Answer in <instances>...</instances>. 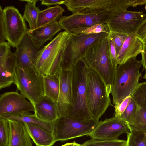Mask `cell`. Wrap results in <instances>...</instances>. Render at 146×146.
I'll use <instances>...</instances> for the list:
<instances>
[{"label":"cell","mask_w":146,"mask_h":146,"mask_svg":"<svg viewBox=\"0 0 146 146\" xmlns=\"http://www.w3.org/2000/svg\"><path fill=\"white\" fill-rule=\"evenodd\" d=\"M82 58L89 68L100 76L108 92L111 93L116 67L111 57L108 36L100 38L91 45Z\"/></svg>","instance_id":"obj_1"},{"label":"cell","mask_w":146,"mask_h":146,"mask_svg":"<svg viewBox=\"0 0 146 146\" xmlns=\"http://www.w3.org/2000/svg\"><path fill=\"white\" fill-rule=\"evenodd\" d=\"M89 69L83 58L74 66L72 104L61 116L83 120L93 119L88 109L86 97L87 77Z\"/></svg>","instance_id":"obj_2"},{"label":"cell","mask_w":146,"mask_h":146,"mask_svg":"<svg viewBox=\"0 0 146 146\" xmlns=\"http://www.w3.org/2000/svg\"><path fill=\"white\" fill-rule=\"evenodd\" d=\"M141 65V61L133 57L117 66L111 92L114 105L121 103L131 96L136 89L139 79L142 76L139 72Z\"/></svg>","instance_id":"obj_3"},{"label":"cell","mask_w":146,"mask_h":146,"mask_svg":"<svg viewBox=\"0 0 146 146\" xmlns=\"http://www.w3.org/2000/svg\"><path fill=\"white\" fill-rule=\"evenodd\" d=\"M70 36L66 31L59 33L47 45L41 48L33 62L35 69L42 76L55 74L61 69L64 51Z\"/></svg>","instance_id":"obj_4"},{"label":"cell","mask_w":146,"mask_h":146,"mask_svg":"<svg viewBox=\"0 0 146 146\" xmlns=\"http://www.w3.org/2000/svg\"><path fill=\"white\" fill-rule=\"evenodd\" d=\"M106 86L95 71L89 68L87 77V105L92 118L99 121L108 107L112 105Z\"/></svg>","instance_id":"obj_5"},{"label":"cell","mask_w":146,"mask_h":146,"mask_svg":"<svg viewBox=\"0 0 146 146\" xmlns=\"http://www.w3.org/2000/svg\"><path fill=\"white\" fill-rule=\"evenodd\" d=\"M109 33L70 34V36L62 58L61 69L64 70H72L76 63L83 58L89 47L100 38L108 36Z\"/></svg>","instance_id":"obj_6"},{"label":"cell","mask_w":146,"mask_h":146,"mask_svg":"<svg viewBox=\"0 0 146 146\" xmlns=\"http://www.w3.org/2000/svg\"><path fill=\"white\" fill-rule=\"evenodd\" d=\"M13 83L34 106L38 99L44 95L43 76L34 68H23L17 66Z\"/></svg>","instance_id":"obj_7"},{"label":"cell","mask_w":146,"mask_h":146,"mask_svg":"<svg viewBox=\"0 0 146 146\" xmlns=\"http://www.w3.org/2000/svg\"><path fill=\"white\" fill-rule=\"evenodd\" d=\"M99 121L77 119L67 116H59L53 122V135L56 141H63L88 136L94 130Z\"/></svg>","instance_id":"obj_8"},{"label":"cell","mask_w":146,"mask_h":146,"mask_svg":"<svg viewBox=\"0 0 146 146\" xmlns=\"http://www.w3.org/2000/svg\"><path fill=\"white\" fill-rule=\"evenodd\" d=\"M73 13H111L132 6L131 0H66L64 4Z\"/></svg>","instance_id":"obj_9"},{"label":"cell","mask_w":146,"mask_h":146,"mask_svg":"<svg viewBox=\"0 0 146 146\" xmlns=\"http://www.w3.org/2000/svg\"><path fill=\"white\" fill-rule=\"evenodd\" d=\"M146 18L142 11L120 9L111 13L106 23L110 31L128 35L135 33Z\"/></svg>","instance_id":"obj_10"},{"label":"cell","mask_w":146,"mask_h":146,"mask_svg":"<svg viewBox=\"0 0 146 146\" xmlns=\"http://www.w3.org/2000/svg\"><path fill=\"white\" fill-rule=\"evenodd\" d=\"M3 13L6 40L11 46L16 48L29 29L23 16L14 7H6Z\"/></svg>","instance_id":"obj_11"},{"label":"cell","mask_w":146,"mask_h":146,"mask_svg":"<svg viewBox=\"0 0 146 146\" xmlns=\"http://www.w3.org/2000/svg\"><path fill=\"white\" fill-rule=\"evenodd\" d=\"M128 123L115 117L99 121L92 132L88 136L91 139L100 140H115L121 134L130 133Z\"/></svg>","instance_id":"obj_12"},{"label":"cell","mask_w":146,"mask_h":146,"mask_svg":"<svg viewBox=\"0 0 146 146\" xmlns=\"http://www.w3.org/2000/svg\"><path fill=\"white\" fill-rule=\"evenodd\" d=\"M111 13L98 14L75 13L69 16H62L58 22L63 29L69 33L73 29L106 23Z\"/></svg>","instance_id":"obj_13"},{"label":"cell","mask_w":146,"mask_h":146,"mask_svg":"<svg viewBox=\"0 0 146 146\" xmlns=\"http://www.w3.org/2000/svg\"><path fill=\"white\" fill-rule=\"evenodd\" d=\"M35 112L32 104L21 94L15 91L5 92L0 95V115L6 113Z\"/></svg>","instance_id":"obj_14"},{"label":"cell","mask_w":146,"mask_h":146,"mask_svg":"<svg viewBox=\"0 0 146 146\" xmlns=\"http://www.w3.org/2000/svg\"><path fill=\"white\" fill-rule=\"evenodd\" d=\"M41 48L35 46L27 34L16 48L14 53L17 58V66L23 68H34V60Z\"/></svg>","instance_id":"obj_15"},{"label":"cell","mask_w":146,"mask_h":146,"mask_svg":"<svg viewBox=\"0 0 146 146\" xmlns=\"http://www.w3.org/2000/svg\"><path fill=\"white\" fill-rule=\"evenodd\" d=\"M58 73L59 80L60 95L57 103L60 111L63 113L72 103V71L61 69Z\"/></svg>","instance_id":"obj_16"},{"label":"cell","mask_w":146,"mask_h":146,"mask_svg":"<svg viewBox=\"0 0 146 146\" xmlns=\"http://www.w3.org/2000/svg\"><path fill=\"white\" fill-rule=\"evenodd\" d=\"M62 29L58 21H55L33 30L29 29L27 34L35 46L40 48L46 42L51 40Z\"/></svg>","instance_id":"obj_17"},{"label":"cell","mask_w":146,"mask_h":146,"mask_svg":"<svg viewBox=\"0 0 146 146\" xmlns=\"http://www.w3.org/2000/svg\"><path fill=\"white\" fill-rule=\"evenodd\" d=\"M144 44L135 33L128 35L117 56V66L142 52Z\"/></svg>","instance_id":"obj_18"},{"label":"cell","mask_w":146,"mask_h":146,"mask_svg":"<svg viewBox=\"0 0 146 146\" xmlns=\"http://www.w3.org/2000/svg\"><path fill=\"white\" fill-rule=\"evenodd\" d=\"M34 107V113L44 121L53 122L59 117L57 103L44 95L38 99Z\"/></svg>","instance_id":"obj_19"},{"label":"cell","mask_w":146,"mask_h":146,"mask_svg":"<svg viewBox=\"0 0 146 146\" xmlns=\"http://www.w3.org/2000/svg\"><path fill=\"white\" fill-rule=\"evenodd\" d=\"M27 132L37 146H52L56 142L53 134L34 123H24Z\"/></svg>","instance_id":"obj_20"},{"label":"cell","mask_w":146,"mask_h":146,"mask_svg":"<svg viewBox=\"0 0 146 146\" xmlns=\"http://www.w3.org/2000/svg\"><path fill=\"white\" fill-rule=\"evenodd\" d=\"M8 120L11 130L9 146H32L31 138L24 123L17 121Z\"/></svg>","instance_id":"obj_21"},{"label":"cell","mask_w":146,"mask_h":146,"mask_svg":"<svg viewBox=\"0 0 146 146\" xmlns=\"http://www.w3.org/2000/svg\"><path fill=\"white\" fill-rule=\"evenodd\" d=\"M17 66L15 53L11 52L6 60L0 62V89L13 83L14 75Z\"/></svg>","instance_id":"obj_22"},{"label":"cell","mask_w":146,"mask_h":146,"mask_svg":"<svg viewBox=\"0 0 146 146\" xmlns=\"http://www.w3.org/2000/svg\"><path fill=\"white\" fill-rule=\"evenodd\" d=\"M0 117L8 120H14L24 123H34L42 127L53 134V122H48L43 121L37 117L35 113H6L0 115Z\"/></svg>","instance_id":"obj_23"},{"label":"cell","mask_w":146,"mask_h":146,"mask_svg":"<svg viewBox=\"0 0 146 146\" xmlns=\"http://www.w3.org/2000/svg\"><path fill=\"white\" fill-rule=\"evenodd\" d=\"M43 78L44 95L58 103L60 95V83L58 73L43 76Z\"/></svg>","instance_id":"obj_24"},{"label":"cell","mask_w":146,"mask_h":146,"mask_svg":"<svg viewBox=\"0 0 146 146\" xmlns=\"http://www.w3.org/2000/svg\"><path fill=\"white\" fill-rule=\"evenodd\" d=\"M64 11V9L59 5L40 11L38 16L37 27L58 21Z\"/></svg>","instance_id":"obj_25"},{"label":"cell","mask_w":146,"mask_h":146,"mask_svg":"<svg viewBox=\"0 0 146 146\" xmlns=\"http://www.w3.org/2000/svg\"><path fill=\"white\" fill-rule=\"evenodd\" d=\"M128 124L130 131L146 132V110L137 105L132 119Z\"/></svg>","instance_id":"obj_26"},{"label":"cell","mask_w":146,"mask_h":146,"mask_svg":"<svg viewBox=\"0 0 146 146\" xmlns=\"http://www.w3.org/2000/svg\"><path fill=\"white\" fill-rule=\"evenodd\" d=\"M36 3H28L25 5L23 17L29 23L30 30L37 28L38 14L40 10L36 6Z\"/></svg>","instance_id":"obj_27"},{"label":"cell","mask_w":146,"mask_h":146,"mask_svg":"<svg viewBox=\"0 0 146 146\" xmlns=\"http://www.w3.org/2000/svg\"><path fill=\"white\" fill-rule=\"evenodd\" d=\"M110 30L106 23L96 24L90 27L72 29L70 34L78 35L80 34H92L106 33H109Z\"/></svg>","instance_id":"obj_28"},{"label":"cell","mask_w":146,"mask_h":146,"mask_svg":"<svg viewBox=\"0 0 146 146\" xmlns=\"http://www.w3.org/2000/svg\"><path fill=\"white\" fill-rule=\"evenodd\" d=\"M127 137V146H146V132L131 130Z\"/></svg>","instance_id":"obj_29"},{"label":"cell","mask_w":146,"mask_h":146,"mask_svg":"<svg viewBox=\"0 0 146 146\" xmlns=\"http://www.w3.org/2000/svg\"><path fill=\"white\" fill-rule=\"evenodd\" d=\"M10 136L9 120L0 117V146H9Z\"/></svg>","instance_id":"obj_30"},{"label":"cell","mask_w":146,"mask_h":146,"mask_svg":"<svg viewBox=\"0 0 146 146\" xmlns=\"http://www.w3.org/2000/svg\"><path fill=\"white\" fill-rule=\"evenodd\" d=\"M131 96L138 106L146 110V82L139 83Z\"/></svg>","instance_id":"obj_31"},{"label":"cell","mask_w":146,"mask_h":146,"mask_svg":"<svg viewBox=\"0 0 146 146\" xmlns=\"http://www.w3.org/2000/svg\"><path fill=\"white\" fill-rule=\"evenodd\" d=\"M127 141L119 140H100L92 139L84 142V146H125Z\"/></svg>","instance_id":"obj_32"},{"label":"cell","mask_w":146,"mask_h":146,"mask_svg":"<svg viewBox=\"0 0 146 146\" xmlns=\"http://www.w3.org/2000/svg\"><path fill=\"white\" fill-rule=\"evenodd\" d=\"M137 107V105L131 96L129 104L123 113L119 117L127 123L133 119Z\"/></svg>","instance_id":"obj_33"},{"label":"cell","mask_w":146,"mask_h":146,"mask_svg":"<svg viewBox=\"0 0 146 146\" xmlns=\"http://www.w3.org/2000/svg\"><path fill=\"white\" fill-rule=\"evenodd\" d=\"M128 35L110 31L108 38L113 42L117 56Z\"/></svg>","instance_id":"obj_34"},{"label":"cell","mask_w":146,"mask_h":146,"mask_svg":"<svg viewBox=\"0 0 146 146\" xmlns=\"http://www.w3.org/2000/svg\"><path fill=\"white\" fill-rule=\"evenodd\" d=\"M131 97V96L127 97L121 103L114 105V117H119L123 113L129 104Z\"/></svg>","instance_id":"obj_35"},{"label":"cell","mask_w":146,"mask_h":146,"mask_svg":"<svg viewBox=\"0 0 146 146\" xmlns=\"http://www.w3.org/2000/svg\"><path fill=\"white\" fill-rule=\"evenodd\" d=\"M11 45L5 41L0 43V62L5 60L11 51Z\"/></svg>","instance_id":"obj_36"},{"label":"cell","mask_w":146,"mask_h":146,"mask_svg":"<svg viewBox=\"0 0 146 146\" xmlns=\"http://www.w3.org/2000/svg\"><path fill=\"white\" fill-rule=\"evenodd\" d=\"M146 44V18L135 33Z\"/></svg>","instance_id":"obj_37"},{"label":"cell","mask_w":146,"mask_h":146,"mask_svg":"<svg viewBox=\"0 0 146 146\" xmlns=\"http://www.w3.org/2000/svg\"><path fill=\"white\" fill-rule=\"evenodd\" d=\"M6 40L5 37L3 9L0 6V43L5 42Z\"/></svg>","instance_id":"obj_38"},{"label":"cell","mask_w":146,"mask_h":146,"mask_svg":"<svg viewBox=\"0 0 146 146\" xmlns=\"http://www.w3.org/2000/svg\"><path fill=\"white\" fill-rule=\"evenodd\" d=\"M110 50L111 57L114 66H117V55L113 42L109 38Z\"/></svg>","instance_id":"obj_39"},{"label":"cell","mask_w":146,"mask_h":146,"mask_svg":"<svg viewBox=\"0 0 146 146\" xmlns=\"http://www.w3.org/2000/svg\"><path fill=\"white\" fill-rule=\"evenodd\" d=\"M65 0H41V4L47 6L64 4Z\"/></svg>","instance_id":"obj_40"},{"label":"cell","mask_w":146,"mask_h":146,"mask_svg":"<svg viewBox=\"0 0 146 146\" xmlns=\"http://www.w3.org/2000/svg\"><path fill=\"white\" fill-rule=\"evenodd\" d=\"M141 54L142 55L141 60L142 65L143 66L145 71V73L143 78L146 80V44L144 45Z\"/></svg>","instance_id":"obj_41"},{"label":"cell","mask_w":146,"mask_h":146,"mask_svg":"<svg viewBox=\"0 0 146 146\" xmlns=\"http://www.w3.org/2000/svg\"><path fill=\"white\" fill-rule=\"evenodd\" d=\"M21 1H25L27 3H37L38 1V0H20Z\"/></svg>","instance_id":"obj_42"},{"label":"cell","mask_w":146,"mask_h":146,"mask_svg":"<svg viewBox=\"0 0 146 146\" xmlns=\"http://www.w3.org/2000/svg\"><path fill=\"white\" fill-rule=\"evenodd\" d=\"M73 146H84L82 144H80L76 143L75 141H74L73 142Z\"/></svg>","instance_id":"obj_43"},{"label":"cell","mask_w":146,"mask_h":146,"mask_svg":"<svg viewBox=\"0 0 146 146\" xmlns=\"http://www.w3.org/2000/svg\"><path fill=\"white\" fill-rule=\"evenodd\" d=\"M73 143H67L61 146H73Z\"/></svg>","instance_id":"obj_44"},{"label":"cell","mask_w":146,"mask_h":146,"mask_svg":"<svg viewBox=\"0 0 146 146\" xmlns=\"http://www.w3.org/2000/svg\"><path fill=\"white\" fill-rule=\"evenodd\" d=\"M125 146H127L126 144Z\"/></svg>","instance_id":"obj_45"},{"label":"cell","mask_w":146,"mask_h":146,"mask_svg":"<svg viewBox=\"0 0 146 146\" xmlns=\"http://www.w3.org/2000/svg\"><path fill=\"white\" fill-rule=\"evenodd\" d=\"M145 4H146V3H145Z\"/></svg>","instance_id":"obj_46"}]
</instances>
